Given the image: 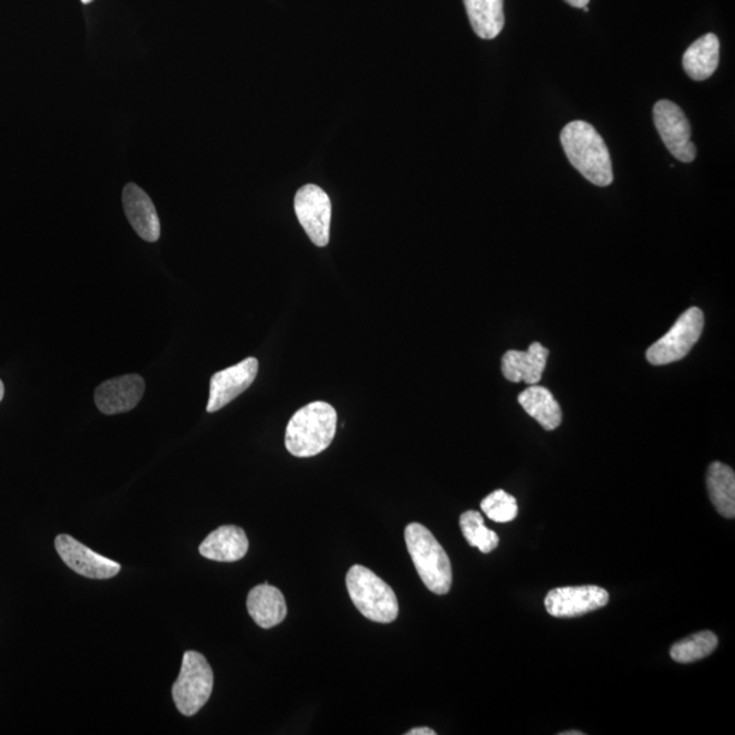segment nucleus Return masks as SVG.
I'll return each instance as SVG.
<instances>
[{
	"mask_svg": "<svg viewBox=\"0 0 735 735\" xmlns=\"http://www.w3.org/2000/svg\"><path fill=\"white\" fill-rule=\"evenodd\" d=\"M474 33L483 40H494L503 31L504 0H464Z\"/></svg>",
	"mask_w": 735,
	"mask_h": 735,
	"instance_id": "nucleus-19",
	"label": "nucleus"
},
{
	"mask_svg": "<svg viewBox=\"0 0 735 735\" xmlns=\"http://www.w3.org/2000/svg\"><path fill=\"white\" fill-rule=\"evenodd\" d=\"M589 10H590L589 6H584L583 11H586V13H589Z\"/></svg>",
	"mask_w": 735,
	"mask_h": 735,
	"instance_id": "nucleus-29",
	"label": "nucleus"
},
{
	"mask_svg": "<svg viewBox=\"0 0 735 735\" xmlns=\"http://www.w3.org/2000/svg\"><path fill=\"white\" fill-rule=\"evenodd\" d=\"M405 541L426 589L437 596L448 594L453 584L452 561L434 535L423 525L411 524L405 530Z\"/></svg>",
	"mask_w": 735,
	"mask_h": 735,
	"instance_id": "nucleus-3",
	"label": "nucleus"
},
{
	"mask_svg": "<svg viewBox=\"0 0 735 735\" xmlns=\"http://www.w3.org/2000/svg\"><path fill=\"white\" fill-rule=\"evenodd\" d=\"M569 6L577 9H583L584 6L590 3V0H566Z\"/></svg>",
	"mask_w": 735,
	"mask_h": 735,
	"instance_id": "nucleus-25",
	"label": "nucleus"
},
{
	"mask_svg": "<svg viewBox=\"0 0 735 735\" xmlns=\"http://www.w3.org/2000/svg\"><path fill=\"white\" fill-rule=\"evenodd\" d=\"M55 548L61 559L74 572L89 579H111L121 572V565L96 553L76 541L75 538L61 535L55 539Z\"/></svg>",
	"mask_w": 735,
	"mask_h": 735,
	"instance_id": "nucleus-10",
	"label": "nucleus"
},
{
	"mask_svg": "<svg viewBox=\"0 0 735 735\" xmlns=\"http://www.w3.org/2000/svg\"><path fill=\"white\" fill-rule=\"evenodd\" d=\"M654 122L663 144L681 163H692L696 146L691 141V124L684 111L672 101L661 100L654 106Z\"/></svg>",
	"mask_w": 735,
	"mask_h": 735,
	"instance_id": "nucleus-7",
	"label": "nucleus"
},
{
	"mask_svg": "<svg viewBox=\"0 0 735 735\" xmlns=\"http://www.w3.org/2000/svg\"><path fill=\"white\" fill-rule=\"evenodd\" d=\"M250 542L246 531L237 526H221L210 532L200 544L199 551L205 559L219 562L239 561L247 555Z\"/></svg>",
	"mask_w": 735,
	"mask_h": 735,
	"instance_id": "nucleus-15",
	"label": "nucleus"
},
{
	"mask_svg": "<svg viewBox=\"0 0 735 735\" xmlns=\"http://www.w3.org/2000/svg\"><path fill=\"white\" fill-rule=\"evenodd\" d=\"M247 609L252 620L265 630L281 624L288 613L282 592L268 583L253 587L247 598Z\"/></svg>",
	"mask_w": 735,
	"mask_h": 735,
	"instance_id": "nucleus-16",
	"label": "nucleus"
},
{
	"mask_svg": "<svg viewBox=\"0 0 735 735\" xmlns=\"http://www.w3.org/2000/svg\"><path fill=\"white\" fill-rule=\"evenodd\" d=\"M123 207L136 235L145 241L156 242L162 236V225L153 200L134 183L123 189Z\"/></svg>",
	"mask_w": 735,
	"mask_h": 735,
	"instance_id": "nucleus-13",
	"label": "nucleus"
},
{
	"mask_svg": "<svg viewBox=\"0 0 735 735\" xmlns=\"http://www.w3.org/2000/svg\"><path fill=\"white\" fill-rule=\"evenodd\" d=\"M548 355V349L539 342L531 343L526 352L509 351L501 360L503 375L513 383L538 384L547 368Z\"/></svg>",
	"mask_w": 735,
	"mask_h": 735,
	"instance_id": "nucleus-14",
	"label": "nucleus"
},
{
	"mask_svg": "<svg viewBox=\"0 0 735 735\" xmlns=\"http://www.w3.org/2000/svg\"><path fill=\"white\" fill-rule=\"evenodd\" d=\"M716 648H718V638L715 633L703 631L675 643L670 650V656L677 663H693L713 654Z\"/></svg>",
	"mask_w": 735,
	"mask_h": 735,
	"instance_id": "nucleus-21",
	"label": "nucleus"
},
{
	"mask_svg": "<svg viewBox=\"0 0 735 735\" xmlns=\"http://www.w3.org/2000/svg\"><path fill=\"white\" fill-rule=\"evenodd\" d=\"M560 734L561 735H583L582 732H578V731L577 732H565V733H560Z\"/></svg>",
	"mask_w": 735,
	"mask_h": 735,
	"instance_id": "nucleus-27",
	"label": "nucleus"
},
{
	"mask_svg": "<svg viewBox=\"0 0 735 735\" xmlns=\"http://www.w3.org/2000/svg\"><path fill=\"white\" fill-rule=\"evenodd\" d=\"M608 591L598 586L559 587L548 592L545 608L553 618L571 619L607 607Z\"/></svg>",
	"mask_w": 735,
	"mask_h": 735,
	"instance_id": "nucleus-9",
	"label": "nucleus"
},
{
	"mask_svg": "<svg viewBox=\"0 0 735 735\" xmlns=\"http://www.w3.org/2000/svg\"><path fill=\"white\" fill-rule=\"evenodd\" d=\"M460 530L470 547L478 548L483 553H490L499 547L500 538L484 524L483 515L477 511L462 514Z\"/></svg>",
	"mask_w": 735,
	"mask_h": 735,
	"instance_id": "nucleus-22",
	"label": "nucleus"
},
{
	"mask_svg": "<svg viewBox=\"0 0 735 735\" xmlns=\"http://www.w3.org/2000/svg\"><path fill=\"white\" fill-rule=\"evenodd\" d=\"M707 488L716 511L722 517H735V474L731 466L714 462L708 467Z\"/></svg>",
	"mask_w": 735,
	"mask_h": 735,
	"instance_id": "nucleus-20",
	"label": "nucleus"
},
{
	"mask_svg": "<svg viewBox=\"0 0 735 735\" xmlns=\"http://www.w3.org/2000/svg\"><path fill=\"white\" fill-rule=\"evenodd\" d=\"M406 735H436V732L428 727H417L412 728V731L407 732Z\"/></svg>",
	"mask_w": 735,
	"mask_h": 735,
	"instance_id": "nucleus-24",
	"label": "nucleus"
},
{
	"mask_svg": "<svg viewBox=\"0 0 735 735\" xmlns=\"http://www.w3.org/2000/svg\"><path fill=\"white\" fill-rule=\"evenodd\" d=\"M294 211L313 245L325 247L330 241L331 200L315 184H307L296 194Z\"/></svg>",
	"mask_w": 735,
	"mask_h": 735,
	"instance_id": "nucleus-8",
	"label": "nucleus"
},
{
	"mask_svg": "<svg viewBox=\"0 0 735 735\" xmlns=\"http://www.w3.org/2000/svg\"><path fill=\"white\" fill-rule=\"evenodd\" d=\"M259 363L248 358L241 363L227 368L213 375L210 381V398L207 412L215 413L229 405L237 396L245 393L257 379Z\"/></svg>",
	"mask_w": 735,
	"mask_h": 735,
	"instance_id": "nucleus-11",
	"label": "nucleus"
},
{
	"mask_svg": "<svg viewBox=\"0 0 735 735\" xmlns=\"http://www.w3.org/2000/svg\"><path fill=\"white\" fill-rule=\"evenodd\" d=\"M3 395H4V385L2 381H0V401L3 400Z\"/></svg>",
	"mask_w": 735,
	"mask_h": 735,
	"instance_id": "nucleus-26",
	"label": "nucleus"
},
{
	"mask_svg": "<svg viewBox=\"0 0 735 735\" xmlns=\"http://www.w3.org/2000/svg\"><path fill=\"white\" fill-rule=\"evenodd\" d=\"M518 401L524 411L538 421L545 431H555L561 425V407L548 389L530 385L520 393Z\"/></svg>",
	"mask_w": 735,
	"mask_h": 735,
	"instance_id": "nucleus-18",
	"label": "nucleus"
},
{
	"mask_svg": "<svg viewBox=\"0 0 735 735\" xmlns=\"http://www.w3.org/2000/svg\"><path fill=\"white\" fill-rule=\"evenodd\" d=\"M145 393V382L138 375H126L111 379L99 385L94 401L99 411L104 414H121L133 411Z\"/></svg>",
	"mask_w": 735,
	"mask_h": 735,
	"instance_id": "nucleus-12",
	"label": "nucleus"
},
{
	"mask_svg": "<svg viewBox=\"0 0 735 735\" xmlns=\"http://www.w3.org/2000/svg\"><path fill=\"white\" fill-rule=\"evenodd\" d=\"M561 146L569 163L579 174L598 187L613 183V165L607 144L594 126L574 121L562 128Z\"/></svg>",
	"mask_w": 735,
	"mask_h": 735,
	"instance_id": "nucleus-1",
	"label": "nucleus"
},
{
	"mask_svg": "<svg viewBox=\"0 0 735 735\" xmlns=\"http://www.w3.org/2000/svg\"><path fill=\"white\" fill-rule=\"evenodd\" d=\"M720 39L714 33L697 39L683 58L685 73L693 81H705L713 76L720 64Z\"/></svg>",
	"mask_w": 735,
	"mask_h": 735,
	"instance_id": "nucleus-17",
	"label": "nucleus"
},
{
	"mask_svg": "<svg viewBox=\"0 0 735 735\" xmlns=\"http://www.w3.org/2000/svg\"><path fill=\"white\" fill-rule=\"evenodd\" d=\"M335 408L325 402H312L290 418L284 446L298 458H311L328 449L337 432Z\"/></svg>",
	"mask_w": 735,
	"mask_h": 735,
	"instance_id": "nucleus-2",
	"label": "nucleus"
},
{
	"mask_svg": "<svg viewBox=\"0 0 735 735\" xmlns=\"http://www.w3.org/2000/svg\"><path fill=\"white\" fill-rule=\"evenodd\" d=\"M215 674L206 658L197 651H187L183 656L182 670L172 686L176 708L186 716H193L209 702Z\"/></svg>",
	"mask_w": 735,
	"mask_h": 735,
	"instance_id": "nucleus-5",
	"label": "nucleus"
},
{
	"mask_svg": "<svg viewBox=\"0 0 735 735\" xmlns=\"http://www.w3.org/2000/svg\"><path fill=\"white\" fill-rule=\"evenodd\" d=\"M346 586L354 607L368 620L389 624L398 618V598L371 569L353 566L346 574Z\"/></svg>",
	"mask_w": 735,
	"mask_h": 735,
	"instance_id": "nucleus-4",
	"label": "nucleus"
},
{
	"mask_svg": "<svg viewBox=\"0 0 735 735\" xmlns=\"http://www.w3.org/2000/svg\"><path fill=\"white\" fill-rule=\"evenodd\" d=\"M482 509L486 517L496 524L513 521L519 511L517 499L501 489L486 496L482 503Z\"/></svg>",
	"mask_w": 735,
	"mask_h": 735,
	"instance_id": "nucleus-23",
	"label": "nucleus"
},
{
	"mask_svg": "<svg viewBox=\"0 0 735 735\" xmlns=\"http://www.w3.org/2000/svg\"><path fill=\"white\" fill-rule=\"evenodd\" d=\"M704 329V313L692 307L685 311L665 335L649 348L645 358L651 365H667L683 360L701 340Z\"/></svg>",
	"mask_w": 735,
	"mask_h": 735,
	"instance_id": "nucleus-6",
	"label": "nucleus"
},
{
	"mask_svg": "<svg viewBox=\"0 0 735 735\" xmlns=\"http://www.w3.org/2000/svg\"><path fill=\"white\" fill-rule=\"evenodd\" d=\"M81 2L84 3V4H89V3H92L93 0H81Z\"/></svg>",
	"mask_w": 735,
	"mask_h": 735,
	"instance_id": "nucleus-28",
	"label": "nucleus"
}]
</instances>
